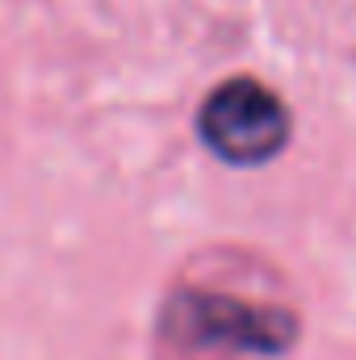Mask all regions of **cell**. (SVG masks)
I'll return each mask as SVG.
<instances>
[{"mask_svg":"<svg viewBox=\"0 0 356 360\" xmlns=\"http://www.w3.org/2000/svg\"><path fill=\"white\" fill-rule=\"evenodd\" d=\"M201 139L205 147L227 160L256 168L268 164L289 139V113L276 92L256 80H227L201 105Z\"/></svg>","mask_w":356,"mask_h":360,"instance_id":"1","label":"cell"},{"mask_svg":"<svg viewBox=\"0 0 356 360\" xmlns=\"http://www.w3.org/2000/svg\"><path fill=\"white\" fill-rule=\"evenodd\" d=\"M168 327L184 344L197 348H231V352H260V356L285 352L298 335V323L285 310H268L218 293L177 297L168 310Z\"/></svg>","mask_w":356,"mask_h":360,"instance_id":"2","label":"cell"}]
</instances>
